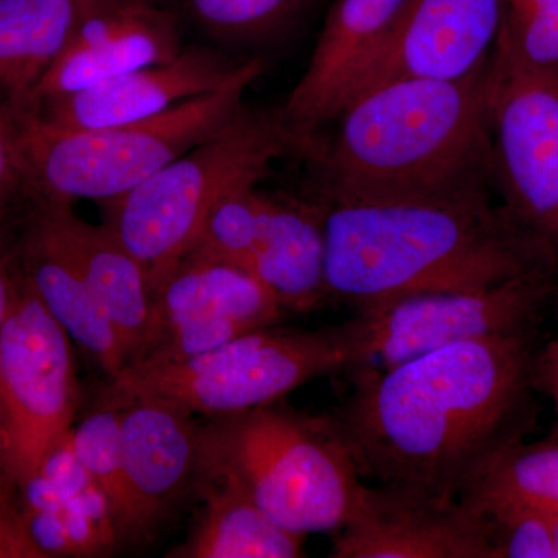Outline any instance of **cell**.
Instances as JSON below:
<instances>
[{
	"mask_svg": "<svg viewBox=\"0 0 558 558\" xmlns=\"http://www.w3.org/2000/svg\"><path fill=\"white\" fill-rule=\"evenodd\" d=\"M535 332L461 341L355 371L333 422L362 480L433 501L468 494L535 421Z\"/></svg>",
	"mask_w": 558,
	"mask_h": 558,
	"instance_id": "6da1fadb",
	"label": "cell"
},
{
	"mask_svg": "<svg viewBox=\"0 0 558 558\" xmlns=\"http://www.w3.org/2000/svg\"><path fill=\"white\" fill-rule=\"evenodd\" d=\"M492 190L319 199L329 299L360 311L424 290L490 288L531 274L558 277Z\"/></svg>",
	"mask_w": 558,
	"mask_h": 558,
	"instance_id": "7a4b0ae2",
	"label": "cell"
},
{
	"mask_svg": "<svg viewBox=\"0 0 558 558\" xmlns=\"http://www.w3.org/2000/svg\"><path fill=\"white\" fill-rule=\"evenodd\" d=\"M488 68L464 80L396 78L354 92L332 120V138L310 154L325 178L322 199L494 189Z\"/></svg>",
	"mask_w": 558,
	"mask_h": 558,
	"instance_id": "3957f363",
	"label": "cell"
},
{
	"mask_svg": "<svg viewBox=\"0 0 558 558\" xmlns=\"http://www.w3.org/2000/svg\"><path fill=\"white\" fill-rule=\"evenodd\" d=\"M199 481L240 488L304 537L343 527L366 487L330 414L277 403L199 424Z\"/></svg>",
	"mask_w": 558,
	"mask_h": 558,
	"instance_id": "277c9868",
	"label": "cell"
},
{
	"mask_svg": "<svg viewBox=\"0 0 558 558\" xmlns=\"http://www.w3.org/2000/svg\"><path fill=\"white\" fill-rule=\"evenodd\" d=\"M264 61L248 64L220 89L180 102L150 119L65 131L33 116L13 119L25 170V193L49 199H117L222 130L242 108Z\"/></svg>",
	"mask_w": 558,
	"mask_h": 558,
	"instance_id": "5b68a950",
	"label": "cell"
},
{
	"mask_svg": "<svg viewBox=\"0 0 558 558\" xmlns=\"http://www.w3.org/2000/svg\"><path fill=\"white\" fill-rule=\"evenodd\" d=\"M301 153L279 112L242 108L211 137L161 168L130 193L105 202V226L143 269L156 293L193 248L223 197L259 186L274 161Z\"/></svg>",
	"mask_w": 558,
	"mask_h": 558,
	"instance_id": "8992f818",
	"label": "cell"
},
{
	"mask_svg": "<svg viewBox=\"0 0 558 558\" xmlns=\"http://www.w3.org/2000/svg\"><path fill=\"white\" fill-rule=\"evenodd\" d=\"M355 362L351 319L315 330L271 325L182 362L131 363L105 389L154 396L213 418L277 403L307 381L354 369Z\"/></svg>",
	"mask_w": 558,
	"mask_h": 558,
	"instance_id": "52a82bcc",
	"label": "cell"
},
{
	"mask_svg": "<svg viewBox=\"0 0 558 558\" xmlns=\"http://www.w3.org/2000/svg\"><path fill=\"white\" fill-rule=\"evenodd\" d=\"M78 405L72 340L16 263L13 296L0 329L3 468L16 490L72 429Z\"/></svg>",
	"mask_w": 558,
	"mask_h": 558,
	"instance_id": "ba28073f",
	"label": "cell"
},
{
	"mask_svg": "<svg viewBox=\"0 0 558 558\" xmlns=\"http://www.w3.org/2000/svg\"><path fill=\"white\" fill-rule=\"evenodd\" d=\"M554 274L483 289L424 290L381 301L351 318L360 369H387L461 341L535 332L556 295Z\"/></svg>",
	"mask_w": 558,
	"mask_h": 558,
	"instance_id": "9c48e42d",
	"label": "cell"
},
{
	"mask_svg": "<svg viewBox=\"0 0 558 558\" xmlns=\"http://www.w3.org/2000/svg\"><path fill=\"white\" fill-rule=\"evenodd\" d=\"M492 183L558 271V72L488 68Z\"/></svg>",
	"mask_w": 558,
	"mask_h": 558,
	"instance_id": "30bf717a",
	"label": "cell"
},
{
	"mask_svg": "<svg viewBox=\"0 0 558 558\" xmlns=\"http://www.w3.org/2000/svg\"><path fill=\"white\" fill-rule=\"evenodd\" d=\"M154 299L156 330L135 362L196 357L242 333L278 325L286 312L245 267L193 252L165 277Z\"/></svg>",
	"mask_w": 558,
	"mask_h": 558,
	"instance_id": "8fae6325",
	"label": "cell"
},
{
	"mask_svg": "<svg viewBox=\"0 0 558 558\" xmlns=\"http://www.w3.org/2000/svg\"><path fill=\"white\" fill-rule=\"evenodd\" d=\"M108 395L120 403L130 543L135 545L149 542L191 492H196L199 424L189 411L165 399Z\"/></svg>",
	"mask_w": 558,
	"mask_h": 558,
	"instance_id": "7c38bea8",
	"label": "cell"
},
{
	"mask_svg": "<svg viewBox=\"0 0 558 558\" xmlns=\"http://www.w3.org/2000/svg\"><path fill=\"white\" fill-rule=\"evenodd\" d=\"M501 21L502 0H411L348 98L381 81L464 80L484 72Z\"/></svg>",
	"mask_w": 558,
	"mask_h": 558,
	"instance_id": "4fadbf2b",
	"label": "cell"
},
{
	"mask_svg": "<svg viewBox=\"0 0 558 558\" xmlns=\"http://www.w3.org/2000/svg\"><path fill=\"white\" fill-rule=\"evenodd\" d=\"M333 558H494L486 517L469 499L433 501L366 484Z\"/></svg>",
	"mask_w": 558,
	"mask_h": 558,
	"instance_id": "5bb4252c",
	"label": "cell"
},
{
	"mask_svg": "<svg viewBox=\"0 0 558 558\" xmlns=\"http://www.w3.org/2000/svg\"><path fill=\"white\" fill-rule=\"evenodd\" d=\"M252 58L190 47L159 64L131 70L87 89L40 102L25 116L65 131L102 130L167 112L180 102L220 89Z\"/></svg>",
	"mask_w": 558,
	"mask_h": 558,
	"instance_id": "9a60e30c",
	"label": "cell"
},
{
	"mask_svg": "<svg viewBox=\"0 0 558 558\" xmlns=\"http://www.w3.org/2000/svg\"><path fill=\"white\" fill-rule=\"evenodd\" d=\"M411 0H336L314 53L288 101L278 110L301 153L310 154L366 65L374 60Z\"/></svg>",
	"mask_w": 558,
	"mask_h": 558,
	"instance_id": "2e32d148",
	"label": "cell"
},
{
	"mask_svg": "<svg viewBox=\"0 0 558 558\" xmlns=\"http://www.w3.org/2000/svg\"><path fill=\"white\" fill-rule=\"evenodd\" d=\"M182 50L178 16L171 10L154 0H101L40 80L27 113L51 98L170 61Z\"/></svg>",
	"mask_w": 558,
	"mask_h": 558,
	"instance_id": "e0dca14e",
	"label": "cell"
},
{
	"mask_svg": "<svg viewBox=\"0 0 558 558\" xmlns=\"http://www.w3.org/2000/svg\"><path fill=\"white\" fill-rule=\"evenodd\" d=\"M24 216L10 223L11 247L21 274L47 311L76 344L100 368L106 379L126 368L128 355L119 333L106 317L81 271L49 205L24 193Z\"/></svg>",
	"mask_w": 558,
	"mask_h": 558,
	"instance_id": "ac0fdd59",
	"label": "cell"
},
{
	"mask_svg": "<svg viewBox=\"0 0 558 558\" xmlns=\"http://www.w3.org/2000/svg\"><path fill=\"white\" fill-rule=\"evenodd\" d=\"M40 199L49 205L92 293L119 333L130 365L145 354L156 330V299L148 274L105 223L94 226L81 219L70 201Z\"/></svg>",
	"mask_w": 558,
	"mask_h": 558,
	"instance_id": "d6986e66",
	"label": "cell"
},
{
	"mask_svg": "<svg viewBox=\"0 0 558 558\" xmlns=\"http://www.w3.org/2000/svg\"><path fill=\"white\" fill-rule=\"evenodd\" d=\"M248 270L284 311L317 310L329 300L319 201L264 193Z\"/></svg>",
	"mask_w": 558,
	"mask_h": 558,
	"instance_id": "ffe728a7",
	"label": "cell"
},
{
	"mask_svg": "<svg viewBox=\"0 0 558 558\" xmlns=\"http://www.w3.org/2000/svg\"><path fill=\"white\" fill-rule=\"evenodd\" d=\"M101 0H0V106L24 116L40 80Z\"/></svg>",
	"mask_w": 558,
	"mask_h": 558,
	"instance_id": "44dd1931",
	"label": "cell"
},
{
	"mask_svg": "<svg viewBox=\"0 0 558 558\" xmlns=\"http://www.w3.org/2000/svg\"><path fill=\"white\" fill-rule=\"evenodd\" d=\"M204 506L185 542L172 558H296L304 557V535L270 519L240 488L220 481H199Z\"/></svg>",
	"mask_w": 558,
	"mask_h": 558,
	"instance_id": "7402d4cb",
	"label": "cell"
},
{
	"mask_svg": "<svg viewBox=\"0 0 558 558\" xmlns=\"http://www.w3.org/2000/svg\"><path fill=\"white\" fill-rule=\"evenodd\" d=\"M319 0H179L191 24L222 46L259 49L288 38Z\"/></svg>",
	"mask_w": 558,
	"mask_h": 558,
	"instance_id": "603a6c76",
	"label": "cell"
},
{
	"mask_svg": "<svg viewBox=\"0 0 558 558\" xmlns=\"http://www.w3.org/2000/svg\"><path fill=\"white\" fill-rule=\"evenodd\" d=\"M464 497L506 499L549 512L557 510L558 440L513 444L490 462Z\"/></svg>",
	"mask_w": 558,
	"mask_h": 558,
	"instance_id": "cb8c5ba5",
	"label": "cell"
},
{
	"mask_svg": "<svg viewBox=\"0 0 558 558\" xmlns=\"http://www.w3.org/2000/svg\"><path fill=\"white\" fill-rule=\"evenodd\" d=\"M76 457L108 495L119 519L121 539L130 543V501L121 453L120 403L102 389L97 403L72 427Z\"/></svg>",
	"mask_w": 558,
	"mask_h": 558,
	"instance_id": "d4e9b609",
	"label": "cell"
},
{
	"mask_svg": "<svg viewBox=\"0 0 558 558\" xmlns=\"http://www.w3.org/2000/svg\"><path fill=\"white\" fill-rule=\"evenodd\" d=\"M490 68L558 72V0H502Z\"/></svg>",
	"mask_w": 558,
	"mask_h": 558,
	"instance_id": "484cf974",
	"label": "cell"
},
{
	"mask_svg": "<svg viewBox=\"0 0 558 558\" xmlns=\"http://www.w3.org/2000/svg\"><path fill=\"white\" fill-rule=\"evenodd\" d=\"M263 194L259 186H250L223 197L209 211L190 252L229 260L248 270L258 234Z\"/></svg>",
	"mask_w": 558,
	"mask_h": 558,
	"instance_id": "4316f807",
	"label": "cell"
},
{
	"mask_svg": "<svg viewBox=\"0 0 558 558\" xmlns=\"http://www.w3.org/2000/svg\"><path fill=\"white\" fill-rule=\"evenodd\" d=\"M487 520L494 558H554L553 513L506 499L464 497Z\"/></svg>",
	"mask_w": 558,
	"mask_h": 558,
	"instance_id": "83f0119b",
	"label": "cell"
},
{
	"mask_svg": "<svg viewBox=\"0 0 558 558\" xmlns=\"http://www.w3.org/2000/svg\"><path fill=\"white\" fill-rule=\"evenodd\" d=\"M25 193V170L16 126L0 106V213L9 211Z\"/></svg>",
	"mask_w": 558,
	"mask_h": 558,
	"instance_id": "f1b7e54d",
	"label": "cell"
},
{
	"mask_svg": "<svg viewBox=\"0 0 558 558\" xmlns=\"http://www.w3.org/2000/svg\"><path fill=\"white\" fill-rule=\"evenodd\" d=\"M0 558H43L28 534L20 495L0 486Z\"/></svg>",
	"mask_w": 558,
	"mask_h": 558,
	"instance_id": "f546056e",
	"label": "cell"
},
{
	"mask_svg": "<svg viewBox=\"0 0 558 558\" xmlns=\"http://www.w3.org/2000/svg\"><path fill=\"white\" fill-rule=\"evenodd\" d=\"M14 277H16V260L11 247L9 211L0 213V329L9 312L11 296H13ZM3 451H5V432H3V414L0 407V486L16 487L7 478L3 468Z\"/></svg>",
	"mask_w": 558,
	"mask_h": 558,
	"instance_id": "4dcf8cb0",
	"label": "cell"
},
{
	"mask_svg": "<svg viewBox=\"0 0 558 558\" xmlns=\"http://www.w3.org/2000/svg\"><path fill=\"white\" fill-rule=\"evenodd\" d=\"M535 385L537 391L548 398L557 418L558 427V329L535 360Z\"/></svg>",
	"mask_w": 558,
	"mask_h": 558,
	"instance_id": "1f68e13d",
	"label": "cell"
},
{
	"mask_svg": "<svg viewBox=\"0 0 558 558\" xmlns=\"http://www.w3.org/2000/svg\"><path fill=\"white\" fill-rule=\"evenodd\" d=\"M550 513H553L554 558H558V509Z\"/></svg>",
	"mask_w": 558,
	"mask_h": 558,
	"instance_id": "d6a6232c",
	"label": "cell"
}]
</instances>
